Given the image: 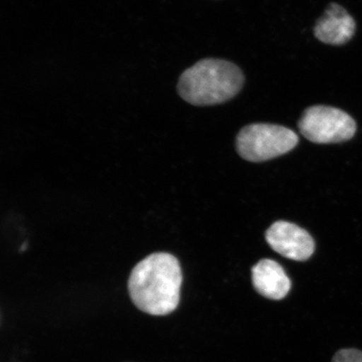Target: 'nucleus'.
Segmentation results:
<instances>
[{
  "label": "nucleus",
  "instance_id": "nucleus-6",
  "mask_svg": "<svg viewBox=\"0 0 362 362\" xmlns=\"http://www.w3.org/2000/svg\"><path fill=\"white\" fill-rule=\"evenodd\" d=\"M315 35L320 42L332 45H341L353 37L356 23L345 8L332 3L324 15L317 21Z\"/></svg>",
  "mask_w": 362,
  "mask_h": 362
},
{
  "label": "nucleus",
  "instance_id": "nucleus-5",
  "mask_svg": "<svg viewBox=\"0 0 362 362\" xmlns=\"http://www.w3.org/2000/svg\"><path fill=\"white\" fill-rule=\"evenodd\" d=\"M269 245L280 255L294 261L309 259L315 251L313 238L296 224L279 221L266 232Z\"/></svg>",
  "mask_w": 362,
  "mask_h": 362
},
{
  "label": "nucleus",
  "instance_id": "nucleus-2",
  "mask_svg": "<svg viewBox=\"0 0 362 362\" xmlns=\"http://www.w3.org/2000/svg\"><path fill=\"white\" fill-rule=\"evenodd\" d=\"M244 75L234 63L204 59L181 74L179 95L192 105L211 106L230 100L243 88Z\"/></svg>",
  "mask_w": 362,
  "mask_h": 362
},
{
  "label": "nucleus",
  "instance_id": "nucleus-1",
  "mask_svg": "<svg viewBox=\"0 0 362 362\" xmlns=\"http://www.w3.org/2000/svg\"><path fill=\"white\" fill-rule=\"evenodd\" d=\"M182 274L179 261L165 252L153 253L139 262L131 273L129 291L139 310L166 315L177 308Z\"/></svg>",
  "mask_w": 362,
  "mask_h": 362
},
{
  "label": "nucleus",
  "instance_id": "nucleus-7",
  "mask_svg": "<svg viewBox=\"0 0 362 362\" xmlns=\"http://www.w3.org/2000/svg\"><path fill=\"white\" fill-rule=\"evenodd\" d=\"M252 279L257 292L269 300H282L291 291V280L282 267L274 260L257 262L252 269Z\"/></svg>",
  "mask_w": 362,
  "mask_h": 362
},
{
  "label": "nucleus",
  "instance_id": "nucleus-8",
  "mask_svg": "<svg viewBox=\"0 0 362 362\" xmlns=\"http://www.w3.org/2000/svg\"><path fill=\"white\" fill-rule=\"evenodd\" d=\"M332 362H362V351L356 349H343L334 356Z\"/></svg>",
  "mask_w": 362,
  "mask_h": 362
},
{
  "label": "nucleus",
  "instance_id": "nucleus-3",
  "mask_svg": "<svg viewBox=\"0 0 362 362\" xmlns=\"http://www.w3.org/2000/svg\"><path fill=\"white\" fill-rule=\"evenodd\" d=\"M298 143V135L286 127L252 124L244 127L237 136V151L244 160L262 162L284 155Z\"/></svg>",
  "mask_w": 362,
  "mask_h": 362
},
{
  "label": "nucleus",
  "instance_id": "nucleus-4",
  "mask_svg": "<svg viewBox=\"0 0 362 362\" xmlns=\"http://www.w3.org/2000/svg\"><path fill=\"white\" fill-rule=\"evenodd\" d=\"M298 125L301 134L315 144L347 141L356 131V122L347 112L324 105L306 108Z\"/></svg>",
  "mask_w": 362,
  "mask_h": 362
}]
</instances>
